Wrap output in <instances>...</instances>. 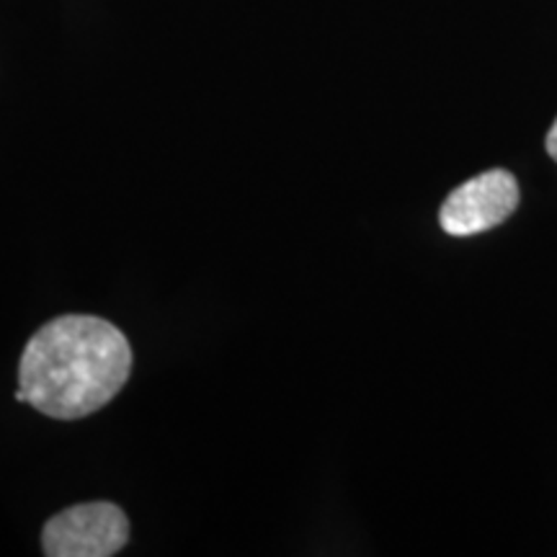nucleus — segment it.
<instances>
[{"mask_svg":"<svg viewBox=\"0 0 557 557\" xmlns=\"http://www.w3.org/2000/svg\"><path fill=\"white\" fill-rule=\"evenodd\" d=\"M129 372L132 348L116 325L96 315H60L26 344L18 387L39 413L75 421L114 400Z\"/></svg>","mask_w":557,"mask_h":557,"instance_id":"1","label":"nucleus"},{"mask_svg":"<svg viewBox=\"0 0 557 557\" xmlns=\"http://www.w3.org/2000/svg\"><path fill=\"white\" fill-rule=\"evenodd\" d=\"M127 540V513L109 500H94L70 506L47 521L41 549L50 557H111Z\"/></svg>","mask_w":557,"mask_h":557,"instance_id":"2","label":"nucleus"},{"mask_svg":"<svg viewBox=\"0 0 557 557\" xmlns=\"http://www.w3.org/2000/svg\"><path fill=\"white\" fill-rule=\"evenodd\" d=\"M519 205V184L508 171H487L465 181L449 194L438 212V222L447 235L468 238L496 227Z\"/></svg>","mask_w":557,"mask_h":557,"instance_id":"3","label":"nucleus"},{"mask_svg":"<svg viewBox=\"0 0 557 557\" xmlns=\"http://www.w3.org/2000/svg\"><path fill=\"white\" fill-rule=\"evenodd\" d=\"M547 152L557 163V122L553 124V129H549V135H547Z\"/></svg>","mask_w":557,"mask_h":557,"instance_id":"4","label":"nucleus"}]
</instances>
